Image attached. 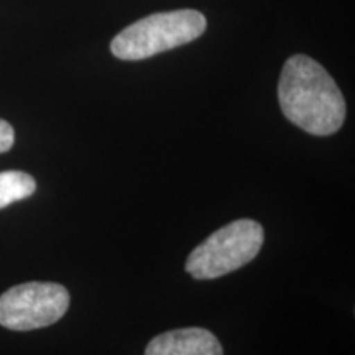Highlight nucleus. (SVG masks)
Returning <instances> with one entry per match:
<instances>
[{
    "label": "nucleus",
    "instance_id": "f257e3e1",
    "mask_svg": "<svg viewBox=\"0 0 355 355\" xmlns=\"http://www.w3.org/2000/svg\"><path fill=\"white\" fill-rule=\"evenodd\" d=\"M285 117L311 135L327 137L343 127L345 99L331 74L313 58H288L278 83Z\"/></svg>",
    "mask_w": 355,
    "mask_h": 355
},
{
    "label": "nucleus",
    "instance_id": "f03ea898",
    "mask_svg": "<svg viewBox=\"0 0 355 355\" xmlns=\"http://www.w3.org/2000/svg\"><path fill=\"white\" fill-rule=\"evenodd\" d=\"M206 25V17L191 8L153 13L123 28L110 43V51L119 60H146L194 42Z\"/></svg>",
    "mask_w": 355,
    "mask_h": 355
},
{
    "label": "nucleus",
    "instance_id": "7ed1b4c3",
    "mask_svg": "<svg viewBox=\"0 0 355 355\" xmlns=\"http://www.w3.org/2000/svg\"><path fill=\"white\" fill-rule=\"evenodd\" d=\"M265 232L257 220L230 222L191 252L186 272L196 279H214L250 263L263 245Z\"/></svg>",
    "mask_w": 355,
    "mask_h": 355
},
{
    "label": "nucleus",
    "instance_id": "20e7f679",
    "mask_svg": "<svg viewBox=\"0 0 355 355\" xmlns=\"http://www.w3.org/2000/svg\"><path fill=\"white\" fill-rule=\"evenodd\" d=\"M63 285L30 282L10 288L0 296V326L10 331H33L60 321L69 308Z\"/></svg>",
    "mask_w": 355,
    "mask_h": 355
},
{
    "label": "nucleus",
    "instance_id": "39448f33",
    "mask_svg": "<svg viewBox=\"0 0 355 355\" xmlns=\"http://www.w3.org/2000/svg\"><path fill=\"white\" fill-rule=\"evenodd\" d=\"M145 355H224L217 337L201 327L163 332L150 340Z\"/></svg>",
    "mask_w": 355,
    "mask_h": 355
},
{
    "label": "nucleus",
    "instance_id": "423d86ee",
    "mask_svg": "<svg viewBox=\"0 0 355 355\" xmlns=\"http://www.w3.org/2000/svg\"><path fill=\"white\" fill-rule=\"evenodd\" d=\"M37 191V181L24 171L0 173V209L13 202L24 201Z\"/></svg>",
    "mask_w": 355,
    "mask_h": 355
},
{
    "label": "nucleus",
    "instance_id": "0eeeda50",
    "mask_svg": "<svg viewBox=\"0 0 355 355\" xmlns=\"http://www.w3.org/2000/svg\"><path fill=\"white\" fill-rule=\"evenodd\" d=\"M15 144V132L10 123L0 119V153H6Z\"/></svg>",
    "mask_w": 355,
    "mask_h": 355
}]
</instances>
